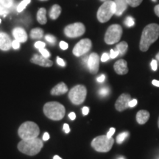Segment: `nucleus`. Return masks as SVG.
Listing matches in <instances>:
<instances>
[{
	"label": "nucleus",
	"mask_w": 159,
	"mask_h": 159,
	"mask_svg": "<svg viewBox=\"0 0 159 159\" xmlns=\"http://www.w3.org/2000/svg\"><path fill=\"white\" fill-rule=\"evenodd\" d=\"M159 37V25L152 23L147 25L142 31L139 49L142 52H147L150 45L156 42Z\"/></svg>",
	"instance_id": "f257e3e1"
},
{
	"label": "nucleus",
	"mask_w": 159,
	"mask_h": 159,
	"mask_svg": "<svg viewBox=\"0 0 159 159\" xmlns=\"http://www.w3.org/2000/svg\"><path fill=\"white\" fill-rule=\"evenodd\" d=\"M43 146V143L41 139L35 138L30 140H21L17 145L18 150L21 153L30 156H34L39 153Z\"/></svg>",
	"instance_id": "f03ea898"
},
{
	"label": "nucleus",
	"mask_w": 159,
	"mask_h": 159,
	"mask_svg": "<svg viewBox=\"0 0 159 159\" xmlns=\"http://www.w3.org/2000/svg\"><path fill=\"white\" fill-rule=\"evenodd\" d=\"M43 113L52 120H61L65 116V107L57 102H49L43 106Z\"/></svg>",
	"instance_id": "7ed1b4c3"
},
{
	"label": "nucleus",
	"mask_w": 159,
	"mask_h": 159,
	"mask_svg": "<svg viewBox=\"0 0 159 159\" xmlns=\"http://www.w3.org/2000/svg\"><path fill=\"white\" fill-rule=\"evenodd\" d=\"M40 134L39 127L33 122H25L20 125L18 135L21 140H30L37 138Z\"/></svg>",
	"instance_id": "20e7f679"
},
{
	"label": "nucleus",
	"mask_w": 159,
	"mask_h": 159,
	"mask_svg": "<svg viewBox=\"0 0 159 159\" xmlns=\"http://www.w3.org/2000/svg\"><path fill=\"white\" fill-rule=\"evenodd\" d=\"M116 7L114 1L108 0L103 2L98 9L97 13V19L101 23L107 22L116 13Z\"/></svg>",
	"instance_id": "39448f33"
},
{
	"label": "nucleus",
	"mask_w": 159,
	"mask_h": 159,
	"mask_svg": "<svg viewBox=\"0 0 159 159\" xmlns=\"http://www.w3.org/2000/svg\"><path fill=\"white\" fill-rule=\"evenodd\" d=\"M114 144V139L105 136H99L94 138L91 142V147L99 152H109Z\"/></svg>",
	"instance_id": "423d86ee"
},
{
	"label": "nucleus",
	"mask_w": 159,
	"mask_h": 159,
	"mask_svg": "<svg viewBox=\"0 0 159 159\" xmlns=\"http://www.w3.org/2000/svg\"><path fill=\"white\" fill-rule=\"evenodd\" d=\"M87 96V89L85 85H77L69 92V98L74 105H79L84 102Z\"/></svg>",
	"instance_id": "0eeeda50"
},
{
	"label": "nucleus",
	"mask_w": 159,
	"mask_h": 159,
	"mask_svg": "<svg viewBox=\"0 0 159 159\" xmlns=\"http://www.w3.org/2000/svg\"><path fill=\"white\" fill-rule=\"evenodd\" d=\"M122 35V27L119 25H112L108 27L105 35V42L107 44H114L120 41Z\"/></svg>",
	"instance_id": "6e6552de"
},
{
	"label": "nucleus",
	"mask_w": 159,
	"mask_h": 159,
	"mask_svg": "<svg viewBox=\"0 0 159 159\" xmlns=\"http://www.w3.org/2000/svg\"><path fill=\"white\" fill-rule=\"evenodd\" d=\"M63 32L67 37L74 39V38L82 36L85 32V27L83 23L76 22L66 26Z\"/></svg>",
	"instance_id": "1a4fd4ad"
},
{
	"label": "nucleus",
	"mask_w": 159,
	"mask_h": 159,
	"mask_svg": "<svg viewBox=\"0 0 159 159\" xmlns=\"http://www.w3.org/2000/svg\"><path fill=\"white\" fill-rule=\"evenodd\" d=\"M92 47V42L90 39H85L80 41L73 49V54L77 57H80L82 55L88 53Z\"/></svg>",
	"instance_id": "9d476101"
},
{
	"label": "nucleus",
	"mask_w": 159,
	"mask_h": 159,
	"mask_svg": "<svg viewBox=\"0 0 159 159\" xmlns=\"http://www.w3.org/2000/svg\"><path fill=\"white\" fill-rule=\"evenodd\" d=\"M131 100V97L128 94H122L116 99L115 103V108L121 112L126 110L129 107V102Z\"/></svg>",
	"instance_id": "9b49d317"
},
{
	"label": "nucleus",
	"mask_w": 159,
	"mask_h": 159,
	"mask_svg": "<svg viewBox=\"0 0 159 159\" xmlns=\"http://www.w3.org/2000/svg\"><path fill=\"white\" fill-rule=\"evenodd\" d=\"M87 66L91 74L95 75L98 72L99 68V57L97 53L92 52L89 55Z\"/></svg>",
	"instance_id": "f8f14e48"
},
{
	"label": "nucleus",
	"mask_w": 159,
	"mask_h": 159,
	"mask_svg": "<svg viewBox=\"0 0 159 159\" xmlns=\"http://www.w3.org/2000/svg\"><path fill=\"white\" fill-rule=\"evenodd\" d=\"M30 62L43 67H51L53 65V62L51 60L39 55H34L31 58Z\"/></svg>",
	"instance_id": "ddd939ff"
},
{
	"label": "nucleus",
	"mask_w": 159,
	"mask_h": 159,
	"mask_svg": "<svg viewBox=\"0 0 159 159\" xmlns=\"http://www.w3.org/2000/svg\"><path fill=\"white\" fill-rule=\"evenodd\" d=\"M114 69L116 74L120 75H126L128 72V63H127L126 61L123 59L119 60V61H117L114 63Z\"/></svg>",
	"instance_id": "4468645a"
},
{
	"label": "nucleus",
	"mask_w": 159,
	"mask_h": 159,
	"mask_svg": "<svg viewBox=\"0 0 159 159\" xmlns=\"http://www.w3.org/2000/svg\"><path fill=\"white\" fill-rule=\"evenodd\" d=\"M11 47H12V41L9 35L5 33H0V49L7 51Z\"/></svg>",
	"instance_id": "2eb2a0df"
},
{
	"label": "nucleus",
	"mask_w": 159,
	"mask_h": 159,
	"mask_svg": "<svg viewBox=\"0 0 159 159\" xmlns=\"http://www.w3.org/2000/svg\"><path fill=\"white\" fill-rule=\"evenodd\" d=\"M13 35L15 40H17L20 43H25L27 41V34L26 31L21 27H16L13 30Z\"/></svg>",
	"instance_id": "dca6fc26"
},
{
	"label": "nucleus",
	"mask_w": 159,
	"mask_h": 159,
	"mask_svg": "<svg viewBox=\"0 0 159 159\" xmlns=\"http://www.w3.org/2000/svg\"><path fill=\"white\" fill-rule=\"evenodd\" d=\"M68 91V87L63 82H61L53 87L51 90V94L54 96H59V95L64 94Z\"/></svg>",
	"instance_id": "f3484780"
},
{
	"label": "nucleus",
	"mask_w": 159,
	"mask_h": 159,
	"mask_svg": "<svg viewBox=\"0 0 159 159\" xmlns=\"http://www.w3.org/2000/svg\"><path fill=\"white\" fill-rule=\"evenodd\" d=\"M114 2L116 4V11L115 15L116 16H120L122 15V13L126 11L128 7V4L127 3L126 0H114Z\"/></svg>",
	"instance_id": "a211bd4d"
},
{
	"label": "nucleus",
	"mask_w": 159,
	"mask_h": 159,
	"mask_svg": "<svg viewBox=\"0 0 159 159\" xmlns=\"http://www.w3.org/2000/svg\"><path fill=\"white\" fill-rule=\"evenodd\" d=\"M150 113L146 110H141L136 114V121L139 125H144L150 119Z\"/></svg>",
	"instance_id": "6ab92c4d"
},
{
	"label": "nucleus",
	"mask_w": 159,
	"mask_h": 159,
	"mask_svg": "<svg viewBox=\"0 0 159 159\" xmlns=\"http://www.w3.org/2000/svg\"><path fill=\"white\" fill-rule=\"evenodd\" d=\"M61 13V7L58 5H54L51 7L50 11H49V18L52 20L57 19L60 16Z\"/></svg>",
	"instance_id": "aec40b11"
},
{
	"label": "nucleus",
	"mask_w": 159,
	"mask_h": 159,
	"mask_svg": "<svg viewBox=\"0 0 159 159\" xmlns=\"http://www.w3.org/2000/svg\"><path fill=\"white\" fill-rule=\"evenodd\" d=\"M37 21L41 25H45L47 22V10L41 7L37 13Z\"/></svg>",
	"instance_id": "412c9836"
},
{
	"label": "nucleus",
	"mask_w": 159,
	"mask_h": 159,
	"mask_svg": "<svg viewBox=\"0 0 159 159\" xmlns=\"http://www.w3.org/2000/svg\"><path fill=\"white\" fill-rule=\"evenodd\" d=\"M116 50L119 52V55H120V56H123V55H125V53L127 52V51H128V43L125 42V41H122V42H120L116 45Z\"/></svg>",
	"instance_id": "4be33fe9"
},
{
	"label": "nucleus",
	"mask_w": 159,
	"mask_h": 159,
	"mask_svg": "<svg viewBox=\"0 0 159 159\" xmlns=\"http://www.w3.org/2000/svg\"><path fill=\"white\" fill-rule=\"evenodd\" d=\"M32 39H41L43 35V30L41 28H34L30 31V33Z\"/></svg>",
	"instance_id": "5701e85b"
},
{
	"label": "nucleus",
	"mask_w": 159,
	"mask_h": 159,
	"mask_svg": "<svg viewBox=\"0 0 159 159\" xmlns=\"http://www.w3.org/2000/svg\"><path fill=\"white\" fill-rule=\"evenodd\" d=\"M30 2L31 0H23V1L21 2H20L19 5H18L17 11L19 12V13H21V11H23L26 8V7L30 3Z\"/></svg>",
	"instance_id": "b1692460"
},
{
	"label": "nucleus",
	"mask_w": 159,
	"mask_h": 159,
	"mask_svg": "<svg viewBox=\"0 0 159 159\" xmlns=\"http://www.w3.org/2000/svg\"><path fill=\"white\" fill-rule=\"evenodd\" d=\"M128 132H123L122 134H119L118 136L116 137V142L118 143V144H122V143L124 142L125 138L128 137Z\"/></svg>",
	"instance_id": "393cba45"
},
{
	"label": "nucleus",
	"mask_w": 159,
	"mask_h": 159,
	"mask_svg": "<svg viewBox=\"0 0 159 159\" xmlns=\"http://www.w3.org/2000/svg\"><path fill=\"white\" fill-rule=\"evenodd\" d=\"M125 25L128 27H131L135 25V19L132 16H128L125 19Z\"/></svg>",
	"instance_id": "a878e982"
},
{
	"label": "nucleus",
	"mask_w": 159,
	"mask_h": 159,
	"mask_svg": "<svg viewBox=\"0 0 159 159\" xmlns=\"http://www.w3.org/2000/svg\"><path fill=\"white\" fill-rule=\"evenodd\" d=\"M143 0H126L127 3L128 4V5L131 6L132 7H136L139 5H141V3L142 2Z\"/></svg>",
	"instance_id": "bb28decb"
},
{
	"label": "nucleus",
	"mask_w": 159,
	"mask_h": 159,
	"mask_svg": "<svg viewBox=\"0 0 159 159\" xmlns=\"http://www.w3.org/2000/svg\"><path fill=\"white\" fill-rule=\"evenodd\" d=\"M13 2H14V0H0V4L7 8H10L12 7Z\"/></svg>",
	"instance_id": "cd10ccee"
},
{
	"label": "nucleus",
	"mask_w": 159,
	"mask_h": 159,
	"mask_svg": "<svg viewBox=\"0 0 159 159\" xmlns=\"http://www.w3.org/2000/svg\"><path fill=\"white\" fill-rule=\"evenodd\" d=\"M45 39L47 40V41H48L49 43H50L51 44H55V43H56V38H55L54 35H50V34H48L47 35L45 36Z\"/></svg>",
	"instance_id": "c85d7f7f"
},
{
	"label": "nucleus",
	"mask_w": 159,
	"mask_h": 159,
	"mask_svg": "<svg viewBox=\"0 0 159 159\" xmlns=\"http://www.w3.org/2000/svg\"><path fill=\"white\" fill-rule=\"evenodd\" d=\"M109 92H110L109 89L107 88V87H104V88H102L101 89H99V94L102 97H105V96H107V95H108Z\"/></svg>",
	"instance_id": "c756f323"
},
{
	"label": "nucleus",
	"mask_w": 159,
	"mask_h": 159,
	"mask_svg": "<svg viewBox=\"0 0 159 159\" xmlns=\"http://www.w3.org/2000/svg\"><path fill=\"white\" fill-rule=\"evenodd\" d=\"M40 52H41V54L42 56L47 57V58H48V57H50V53L49 52V51L47 50V49H46L45 48H43V49H39Z\"/></svg>",
	"instance_id": "7c9ffc66"
},
{
	"label": "nucleus",
	"mask_w": 159,
	"mask_h": 159,
	"mask_svg": "<svg viewBox=\"0 0 159 159\" xmlns=\"http://www.w3.org/2000/svg\"><path fill=\"white\" fill-rule=\"evenodd\" d=\"M45 47H46V43L42 42V41H37V42H35V48H37L38 49L45 48Z\"/></svg>",
	"instance_id": "2f4dec72"
},
{
	"label": "nucleus",
	"mask_w": 159,
	"mask_h": 159,
	"mask_svg": "<svg viewBox=\"0 0 159 159\" xmlns=\"http://www.w3.org/2000/svg\"><path fill=\"white\" fill-rule=\"evenodd\" d=\"M9 11H8V8H7V7H4L0 4V14L1 15H5L7 14V13H8Z\"/></svg>",
	"instance_id": "473e14b6"
},
{
	"label": "nucleus",
	"mask_w": 159,
	"mask_h": 159,
	"mask_svg": "<svg viewBox=\"0 0 159 159\" xmlns=\"http://www.w3.org/2000/svg\"><path fill=\"white\" fill-rule=\"evenodd\" d=\"M119 52L117 50H114V49H111V53H110V57L111 58L114 59L115 57H116L117 56H119Z\"/></svg>",
	"instance_id": "72a5a7b5"
},
{
	"label": "nucleus",
	"mask_w": 159,
	"mask_h": 159,
	"mask_svg": "<svg viewBox=\"0 0 159 159\" xmlns=\"http://www.w3.org/2000/svg\"><path fill=\"white\" fill-rule=\"evenodd\" d=\"M12 47H13L14 49H19L20 47V42L18 41L17 40H15V41H12Z\"/></svg>",
	"instance_id": "f704fd0d"
},
{
	"label": "nucleus",
	"mask_w": 159,
	"mask_h": 159,
	"mask_svg": "<svg viewBox=\"0 0 159 159\" xmlns=\"http://www.w3.org/2000/svg\"><path fill=\"white\" fill-rule=\"evenodd\" d=\"M60 47H61V49H63V50H66V49H68L69 45L68 43H66L65 41H61V42H60Z\"/></svg>",
	"instance_id": "c9c22d12"
},
{
	"label": "nucleus",
	"mask_w": 159,
	"mask_h": 159,
	"mask_svg": "<svg viewBox=\"0 0 159 159\" xmlns=\"http://www.w3.org/2000/svg\"><path fill=\"white\" fill-rule=\"evenodd\" d=\"M109 58H110V55L108 53H104V54H102V57H101V61L102 62H106Z\"/></svg>",
	"instance_id": "e433bc0d"
},
{
	"label": "nucleus",
	"mask_w": 159,
	"mask_h": 159,
	"mask_svg": "<svg viewBox=\"0 0 159 159\" xmlns=\"http://www.w3.org/2000/svg\"><path fill=\"white\" fill-rule=\"evenodd\" d=\"M157 67H158V63H157L156 60H152L151 62V68L153 71L157 70Z\"/></svg>",
	"instance_id": "4c0bfd02"
},
{
	"label": "nucleus",
	"mask_w": 159,
	"mask_h": 159,
	"mask_svg": "<svg viewBox=\"0 0 159 159\" xmlns=\"http://www.w3.org/2000/svg\"><path fill=\"white\" fill-rule=\"evenodd\" d=\"M57 64L61 66H66L64 61H63L62 58H61L60 57H57Z\"/></svg>",
	"instance_id": "58836bf2"
},
{
	"label": "nucleus",
	"mask_w": 159,
	"mask_h": 159,
	"mask_svg": "<svg viewBox=\"0 0 159 159\" xmlns=\"http://www.w3.org/2000/svg\"><path fill=\"white\" fill-rule=\"evenodd\" d=\"M115 128H111L110 130H109V131L108 132V134H107V135L106 136L108 137V138H111V137H112V136L114 134V133H115Z\"/></svg>",
	"instance_id": "ea45409f"
},
{
	"label": "nucleus",
	"mask_w": 159,
	"mask_h": 159,
	"mask_svg": "<svg viewBox=\"0 0 159 159\" xmlns=\"http://www.w3.org/2000/svg\"><path fill=\"white\" fill-rule=\"evenodd\" d=\"M137 105V99H131L129 102V107L130 108H133V107H135Z\"/></svg>",
	"instance_id": "a19ab883"
},
{
	"label": "nucleus",
	"mask_w": 159,
	"mask_h": 159,
	"mask_svg": "<svg viewBox=\"0 0 159 159\" xmlns=\"http://www.w3.org/2000/svg\"><path fill=\"white\" fill-rule=\"evenodd\" d=\"M63 130H64V132L66 134H69V133L70 132V128H69L68 124L65 123V124L63 125Z\"/></svg>",
	"instance_id": "79ce46f5"
},
{
	"label": "nucleus",
	"mask_w": 159,
	"mask_h": 159,
	"mask_svg": "<svg viewBox=\"0 0 159 159\" xmlns=\"http://www.w3.org/2000/svg\"><path fill=\"white\" fill-rule=\"evenodd\" d=\"M89 108L88 107H83V114L84 115V116H86V115L89 114Z\"/></svg>",
	"instance_id": "37998d69"
},
{
	"label": "nucleus",
	"mask_w": 159,
	"mask_h": 159,
	"mask_svg": "<svg viewBox=\"0 0 159 159\" xmlns=\"http://www.w3.org/2000/svg\"><path fill=\"white\" fill-rule=\"evenodd\" d=\"M105 79V76L104 75H100V76H99L97 80L99 83H102V82H104Z\"/></svg>",
	"instance_id": "c03bdc74"
},
{
	"label": "nucleus",
	"mask_w": 159,
	"mask_h": 159,
	"mask_svg": "<svg viewBox=\"0 0 159 159\" xmlns=\"http://www.w3.org/2000/svg\"><path fill=\"white\" fill-rule=\"evenodd\" d=\"M69 117L71 119V120H75V118H76V114H75L74 112H71L70 114H69Z\"/></svg>",
	"instance_id": "a18cd8bd"
},
{
	"label": "nucleus",
	"mask_w": 159,
	"mask_h": 159,
	"mask_svg": "<svg viewBox=\"0 0 159 159\" xmlns=\"http://www.w3.org/2000/svg\"><path fill=\"white\" fill-rule=\"evenodd\" d=\"M154 11H155V13H156L157 16L159 17V5H156V7H155V8H154Z\"/></svg>",
	"instance_id": "49530a36"
},
{
	"label": "nucleus",
	"mask_w": 159,
	"mask_h": 159,
	"mask_svg": "<svg viewBox=\"0 0 159 159\" xmlns=\"http://www.w3.org/2000/svg\"><path fill=\"white\" fill-rule=\"evenodd\" d=\"M49 134H48V133H45V134H43V141H47V140H49Z\"/></svg>",
	"instance_id": "de8ad7c7"
},
{
	"label": "nucleus",
	"mask_w": 159,
	"mask_h": 159,
	"mask_svg": "<svg viewBox=\"0 0 159 159\" xmlns=\"http://www.w3.org/2000/svg\"><path fill=\"white\" fill-rule=\"evenodd\" d=\"M152 85H155V86L159 87V81L158 80H153L152 81Z\"/></svg>",
	"instance_id": "09e8293b"
},
{
	"label": "nucleus",
	"mask_w": 159,
	"mask_h": 159,
	"mask_svg": "<svg viewBox=\"0 0 159 159\" xmlns=\"http://www.w3.org/2000/svg\"><path fill=\"white\" fill-rule=\"evenodd\" d=\"M88 61H89V57L88 56H86V57H83V63H85V64H88Z\"/></svg>",
	"instance_id": "8fccbe9b"
},
{
	"label": "nucleus",
	"mask_w": 159,
	"mask_h": 159,
	"mask_svg": "<svg viewBox=\"0 0 159 159\" xmlns=\"http://www.w3.org/2000/svg\"><path fill=\"white\" fill-rule=\"evenodd\" d=\"M53 159H62L61 158V157H59L58 156H55L53 157Z\"/></svg>",
	"instance_id": "3c124183"
},
{
	"label": "nucleus",
	"mask_w": 159,
	"mask_h": 159,
	"mask_svg": "<svg viewBox=\"0 0 159 159\" xmlns=\"http://www.w3.org/2000/svg\"><path fill=\"white\" fill-rule=\"evenodd\" d=\"M156 59H157V60H158V61H159V52L158 53V54H157V55H156Z\"/></svg>",
	"instance_id": "603ef678"
},
{
	"label": "nucleus",
	"mask_w": 159,
	"mask_h": 159,
	"mask_svg": "<svg viewBox=\"0 0 159 159\" xmlns=\"http://www.w3.org/2000/svg\"><path fill=\"white\" fill-rule=\"evenodd\" d=\"M99 1H101V2H105L108 1V0H99Z\"/></svg>",
	"instance_id": "864d4df0"
},
{
	"label": "nucleus",
	"mask_w": 159,
	"mask_h": 159,
	"mask_svg": "<svg viewBox=\"0 0 159 159\" xmlns=\"http://www.w3.org/2000/svg\"><path fill=\"white\" fill-rule=\"evenodd\" d=\"M158 127L159 128V116H158Z\"/></svg>",
	"instance_id": "5fc2aeb1"
},
{
	"label": "nucleus",
	"mask_w": 159,
	"mask_h": 159,
	"mask_svg": "<svg viewBox=\"0 0 159 159\" xmlns=\"http://www.w3.org/2000/svg\"><path fill=\"white\" fill-rule=\"evenodd\" d=\"M118 159H125V158H123V157H120V158H119Z\"/></svg>",
	"instance_id": "6e6d98bb"
},
{
	"label": "nucleus",
	"mask_w": 159,
	"mask_h": 159,
	"mask_svg": "<svg viewBox=\"0 0 159 159\" xmlns=\"http://www.w3.org/2000/svg\"><path fill=\"white\" fill-rule=\"evenodd\" d=\"M40 1H47V0H40Z\"/></svg>",
	"instance_id": "4d7b16f0"
},
{
	"label": "nucleus",
	"mask_w": 159,
	"mask_h": 159,
	"mask_svg": "<svg viewBox=\"0 0 159 159\" xmlns=\"http://www.w3.org/2000/svg\"><path fill=\"white\" fill-rule=\"evenodd\" d=\"M152 1H153V2H156V0H152Z\"/></svg>",
	"instance_id": "13d9d810"
},
{
	"label": "nucleus",
	"mask_w": 159,
	"mask_h": 159,
	"mask_svg": "<svg viewBox=\"0 0 159 159\" xmlns=\"http://www.w3.org/2000/svg\"><path fill=\"white\" fill-rule=\"evenodd\" d=\"M0 24H1V19H0Z\"/></svg>",
	"instance_id": "bf43d9fd"
}]
</instances>
